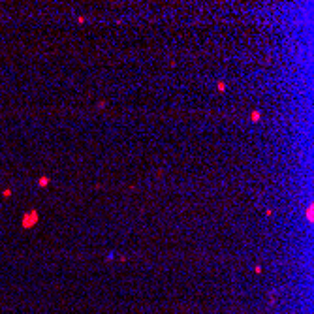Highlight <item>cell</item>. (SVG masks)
Masks as SVG:
<instances>
[{"mask_svg": "<svg viewBox=\"0 0 314 314\" xmlns=\"http://www.w3.org/2000/svg\"><path fill=\"white\" fill-rule=\"evenodd\" d=\"M307 218H308V222H312V207L307 209Z\"/></svg>", "mask_w": 314, "mask_h": 314, "instance_id": "5b68a950", "label": "cell"}, {"mask_svg": "<svg viewBox=\"0 0 314 314\" xmlns=\"http://www.w3.org/2000/svg\"><path fill=\"white\" fill-rule=\"evenodd\" d=\"M49 183H51V179H49V177H40V179H38V186H41V188H43V186H47Z\"/></svg>", "mask_w": 314, "mask_h": 314, "instance_id": "7a4b0ae2", "label": "cell"}, {"mask_svg": "<svg viewBox=\"0 0 314 314\" xmlns=\"http://www.w3.org/2000/svg\"><path fill=\"white\" fill-rule=\"evenodd\" d=\"M216 87H218V90H226V83H224V81H218V85H216Z\"/></svg>", "mask_w": 314, "mask_h": 314, "instance_id": "8992f818", "label": "cell"}, {"mask_svg": "<svg viewBox=\"0 0 314 314\" xmlns=\"http://www.w3.org/2000/svg\"><path fill=\"white\" fill-rule=\"evenodd\" d=\"M105 258L111 261V260H115V258H117V252H113V250H111V252H107V256H105Z\"/></svg>", "mask_w": 314, "mask_h": 314, "instance_id": "277c9868", "label": "cell"}, {"mask_svg": "<svg viewBox=\"0 0 314 314\" xmlns=\"http://www.w3.org/2000/svg\"><path fill=\"white\" fill-rule=\"evenodd\" d=\"M250 118H252V120H260V118H261V113H260L258 109H254V111L250 113Z\"/></svg>", "mask_w": 314, "mask_h": 314, "instance_id": "3957f363", "label": "cell"}, {"mask_svg": "<svg viewBox=\"0 0 314 314\" xmlns=\"http://www.w3.org/2000/svg\"><path fill=\"white\" fill-rule=\"evenodd\" d=\"M38 224V213L36 211H28L25 216H23V220H21V226L25 228V230H30L32 226H36Z\"/></svg>", "mask_w": 314, "mask_h": 314, "instance_id": "6da1fadb", "label": "cell"}]
</instances>
